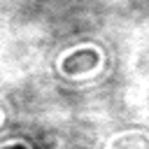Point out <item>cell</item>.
Returning a JSON list of instances; mask_svg holds the SVG:
<instances>
[{"label": "cell", "mask_w": 149, "mask_h": 149, "mask_svg": "<svg viewBox=\"0 0 149 149\" xmlns=\"http://www.w3.org/2000/svg\"><path fill=\"white\" fill-rule=\"evenodd\" d=\"M95 65H98V51L95 49H81V51H74V54L65 56L63 72L65 74H81V72H86Z\"/></svg>", "instance_id": "6da1fadb"}]
</instances>
